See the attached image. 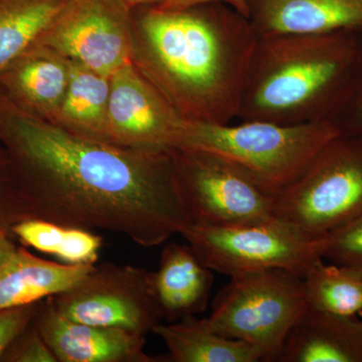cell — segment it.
<instances>
[{
	"label": "cell",
	"instance_id": "13",
	"mask_svg": "<svg viewBox=\"0 0 362 362\" xmlns=\"http://www.w3.org/2000/svg\"><path fill=\"white\" fill-rule=\"evenodd\" d=\"M70 61L33 44L0 70V93L33 115L54 121L70 81Z\"/></svg>",
	"mask_w": 362,
	"mask_h": 362
},
{
	"label": "cell",
	"instance_id": "22",
	"mask_svg": "<svg viewBox=\"0 0 362 362\" xmlns=\"http://www.w3.org/2000/svg\"><path fill=\"white\" fill-rule=\"evenodd\" d=\"M66 0H0V70L35 44Z\"/></svg>",
	"mask_w": 362,
	"mask_h": 362
},
{
	"label": "cell",
	"instance_id": "14",
	"mask_svg": "<svg viewBox=\"0 0 362 362\" xmlns=\"http://www.w3.org/2000/svg\"><path fill=\"white\" fill-rule=\"evenodd\" d=\"M258 37L362 28V0H247Z\"/></svg>",
	"mask_w": 362,
	"mask_h": 362
},
{
	"label": "cell",
	"instance_id": "7",
	"mask_svg": "<svg viewBox=\"0 0 362 362\" xmlns=\"http://www.w3.org/2000/svg\"><path fill=\"white\" fill-rule=\"evenodd\" d=\"M190 225L232 226L274 216L279 192L230 159L207 150H170Z\"/></svg>",
	"mask_w": 362,
	"mask_h": 362
},
{
	"label": "cell",
	"instance_id": "24",
	"mask_svg": "<svg viewBox=\"0 0 362 362\" xmlns=\"http://www.w3.org/2000/svg\"><path fill=\"white\" fill-rule=\"evenodd\" d=\"M322 258L362 270V211L324 235Z\"/></svg>",
	"mask_w": 362,
	"mask_h": 362
},
{
	"label": "cell",
	"instance_id": "5",
	"mask_svg": "<svg viewBox=\"0 0 362 362\" xmlns=\"http://www.w3.org/2000/svg\"><path fill=\"white\" fill-rule=\"evenodd\" d=\"M308 308L303 278L284 269L230 277L206 318L211 330L252 345L262 361H277L293 326Z\"/></svg>",
	"mask_w": 362,
	"mask_h": 362
},
{
	"label": "cell",
	"instance_id": "28",
	"mask_svg": "<svg viewBox=\"0 0 362 362\" xmlns=\"http://www.w3.org/2000/svg\"><path fill=\"white\" fill-rule=\"evenodd\" d=\"M207 2H223L247 18V0H165L157 7L163 9H180Z\"/></svg>",
	"mask_w": 362,
	"mask_h": 362
},
{
	"label": "cell",
	"instance_id": "11",
	"mask_svg": "<svg viewBox=\"0 0 362 362\" xmlns=\"http://www.w3.org/2000/svg\"><path fill=\"white\" fill-rule=\"evenodd\" d=\"M187 122L132 63L111 76L108 125L113 144L168 153L180 146Z\"/></svg>",
	"mask_w": 362,
	"mask_h": 362
},
{
	"label": "cell",
	"instance_id": "31",
	"mask_svg": "<svg viewBox=\"0 0 362 362\" xmlns=\"http://www.w3.org/2000/svg\"><path fill=\"white\" fill-rule=\"evenodd\" d=\"M358 316H359V317H361V318H362V310L361 311V313H359V315H358Z\"/></svg>",
	"mask_w": 362,
	"mask_h": 362
},
{
	"label": "cell",
	"instance_id": "20",
	"mask_svg": "<svg viewBox=\"0 0 362 362\" xmlns=\"http://www.w3.org/2000/svg\"><path fill=\"white\" fill-rule=\"evenodd\" d=\"M11 232L23 247L51 255L66 265L95 266L103 247V237L92 230L42 218L20 221Z\"/></svg>",
	"mask_w": 362,
	"mask_h": 362
},
{
	"label": "cell",
	"instance_id": "21",
	"mask_svg": "<svg viewBox=\"0 0 362 362\" xmlns=\"http://www.w3.org/2000/svg\"><path fill=\"white\" fill-rule=\"evenodd\" d=\"M308 308L357 316L362 310V270L317 259L303 277Z\"/></svg>",
	"mask_w": 362,
	"mask_h": 362
},
{
	"label": "cell",
	"instance_id": "16",
	"mask_svg": "<svg viewBox=\"0 0 362 362\" xmlns=\"http://www.w3.org/2000/svg\"><path fill=\"white\" fill-rule=\"evenodd\" d=\"M214 284L213 271L189 245L170 243L152 272V285L162 319L176 322L206 310Z\"/></svg>",
	"mask_w": 362,
	"mask_h": 362
},
{
	"label": "cell",
	"instance_id": "10",
	"mask_svg": "<svg viewBox=\"0 0 362 362\" xmlns=\"http://www.w3.org/2000/svg\"><path fill=\"white\" fill-rule=\"evenodd\" d=\"M132 14L125 0H66L37 44L111 77L132 63Z\"/></svg>",
	"mask_w": 362,
	"mask_h": 362
},
{
	"label": "cell",
	"instance_id": "30",
	"mask_svg": "<svg viewBox=\"0 0 362 362\" xmlns=\"http://www.w3.org/2000/svg\"><path fill=\"white\" fill-rule=\"evenodd\" d=\"M125 1L131 8H137V7L159 6L165 0H125Z\"/></svg>",
	"mask_w": 362,
	"mask_h": 362
},
{
	"label": "cell",
	"instance_id": "8",
	"mask_svg": "<svg viewBox=\"0 0 362 362\" xmlns=\"http://www.w3.org/2000/svg\"><path fill=\"white\" fill-rule=\"evenodd\" d=\"M180 235L204 265L230 277L284 269L303 278L323 259V238L310 239L275 216L232 226L190 225Z\"/></svg>",
	"mask_w": 362,
	"mask_h": 362
},
{
	"label": "cell",
	"instance_id": "12",
	"mask_svg": "<svg viewBox=\"0 0 362 362\" xmlns=\"http://www.w3.org/2000/svg\"><path fill=\"white\" fill-rule=\"evenodd\" d=\"M35 323L58 362H168L146 354L145 335L71 320L49 299L40 304Z\"/></svg>",
	"mask_w": 362,
	"mask_h": 362
},
{
	"label": "cell",
	"instance_id": "18",
	"mask_svg": "<svg viewBox=\"0 0 362 362\" xmlns=\"http://www.w3.org/2000/svg\"><path fill=\"white\" fill-rule=\"evenodd\" d=\"M70 68L65 98L52 122L88 139L112 143L108 125L111 77L75 62L70 61Z\"/></svg>",
	"mask_w": 362,
	"mask_h": 362
},
{
	"label": "cell",
	"instance_id": "2",
	"mask_svg": "<svg viewBox=\"0 0 362 362\" xmlns=\"http://www.w3.org/2000/svg\"><path fill=\"white\" fill-rule=\"evenodd\" d=\"M132 64L187 122L228 124L258 35L223 2L133 8Z\"/></svg>",
	"mask_w": 362,
	"mask_h": 362
},
{
	"label": "cell",
	"instance_id": "19",
	"mask_svg": "<svg viewBox=\"0 0 362 362\" xmlns=\"http://www.w3.org/2000/svg\"><path fill=\"white\" fill-rule=\"evenodd\" d=\"M152 333L165 343L168 362H259L261 354L240 340L218 334L206 318L185 317L176 322L158 324Z\"/></svg>",
	"mask_w": 362,
	"mask_h": 362
},
{
	"label": "cell",
	"instance_id": "26",
	"mask_svg": "<svg viewBox=\"0 0 362 362\" xmlns=\"http://www.w3.org/2000/svg\"><path fill=\"white\" fill-rule=\"evenodd\" d=\"M0 362H58L45 338L40 334L35 319L2 354Z\"/></svg>",
	"mask_w": 362,
	"mask_h": 362
},
{
	"label": "cell",
	"instance_id": "17",
	"mask_svg": "<svg viewBox=\"0 0 362 362\" xmlns=\"http://www.w3.org/2000/svg\"><path fill=\"white\" fill-rule=\"evenodd\" d=\"M95 266L47 261L35 256L25 247H18L0 271V310L37 303L66 291Z\"/></svg>",
	"mask_w": 362,
	"mask_h": 362
},
{
	"label": "cell",
	"instance_id": "29",
	"mask_svg": "<svg viewBox=\"0 0 362 362\" xmlns=\"http://www.w3.org/2000/svg\"><path fill=\"white\" fill-rule=\"evenodd\" d=\"M18 249L13 235L0 230V271L11 261Z\"/></svg>",
	"mask_w": 362,
	"mask_h": 362
},
{
	"label": "cell",
	"instance_id": "3",
	"mask_svg": "<svg viewBox=\"0 0 362 362\" xmlns=\"http://www.w3.org/2000/svg\"><path fill=\"white\" fill-rule=\"evenodd\" d=\"M356 56L354 30L258 37L238 118L329 122L349 90Z\"/></svg>",
	"mask_w": 362,
	"mask_h": 362
},
{
	"label": "cell",
	"instance_id": "27",
	"mask_svg": "<svg viewBox=\"0 0 362 362\" xmlns=\"http://www.w3.org/2000/svg\"><path fill=\"white\" fill-rule=\"evenodd\" d=\"M42 302L0 310V358L14 338L33 322Z\"/></svg>",
	"mask_w": 362,
	"mask_h": 362
},
{
	"label": "cell",
	"instance_id": "25",
	"mask_svg": "<svg viewBox=\"0 0 362 362\" xmlns=\"http://www.w3.org/2000/svg\"><path fill=\"white\" fill-rule=\"evenodd\" d=\"M356 56L346 95L329 122L339 134L362 135V28L354 30Z\"/></svg>",
	"mask_w": 362,
	"mask_h": 362
},
{
	"label": "cell",
	"instance_id": "23",
	"mask_svg": "<svg viewBox=\"0 0 362 362\" xmlns=\"http://www.w3.org/2000/svg\"><path fill=\"white\" fill-rule=\"evenodd\" d=\"M37 218L35 207L23 187L13 158L0 145V230L11 233L16 223Z\"/></svg>",
	"mask_w": 362,
	"mask_h": 362
},
{
	"label": "cell",
	"instance_id": "15",
	"mask_svg": "<svg viewBox=\"0 0 362 362\" xmlns=\"http://www.w3.org/2000/svg\"><path fill=\"white\" fill-rule=\"evenodd\" d=\"M277 361L362 362V319L307 308Z\"/></svg>",
	"mask_w": 362,
	"mask_h": 362
},
{
	"label": "cell",
	"instance_id": "4",
	"mask_svg": "<svg viewBox=\"0 0 362 362\" xmlns=\"http://www.w3.org/2000/svg\"><path fill=\"white\" fill-rule=\"evenodd\" d=\"M338 134L328 121L294 125L266 121H242L238 125L187 122L178 147L220 154L280 194Z\"/></svg>",
	"mask_w": 362,
	"mask_h": 362
},
{
	"label": "cell",
	"instance_id": "1",
	"mask_svg": "<svg viewBox=\"0 0 362 362\" xmlns=\"http://www.w3.org/2000/svg\"><path fill=\"white\" fill-rule=\"evenodd\" d=\"M0 145L37 218L122 233L159 246L190 226L170 153L135 151L74 134L0 93Z\"/></svg>",
	"mask_w": 362,
	"mask_h": 362
},
{
	"label": "cell",
	"instance_id": "6",
	"mask_svg": "<svg viewBox=\"0 0 362 362\" xmlns=\"http://www.w3.org/2000/svg\"><path fill=\"white\" fill-rule=\"evenodd\" d=\"M362 211V135L338 134L278 194L274 216L319 240Z\"/></svg>",
	"mask_w": 362,
	"mask_h": 362
},
{
	"label": "cell",
	"instance_id": "9",
	"mask_svg": "<svg viewBox=\"0 0 362 362\" xmlns=\"http://www.w3.org/2000/svg\"><path fill=\"white\" fill-rule=\"evenodd\" d=\"M47 299L71 320L145 337L163 320L154 295L152 272L138 267L95 266L77 284Z\"/></svg>",
	"mask_w": 362,
	"mask_h": 362
}]
</instances>
